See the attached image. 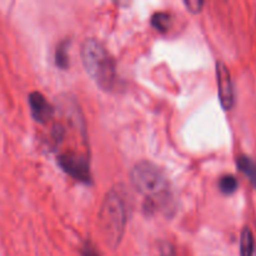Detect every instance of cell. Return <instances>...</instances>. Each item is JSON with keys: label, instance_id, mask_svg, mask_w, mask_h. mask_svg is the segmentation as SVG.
<instances>
[{"label": "cell", "instance_id": "obj_1", "mask_svg": "<svg viewBox=\"0 0 256 256\" xmlns=\"http://www.w3.org/2000/svg\"><path fill=\"white\" fill-rule=\"evenodd\" d=\"M82 58L88 74L105 92H112L118 85L116 64L106 48L95 39L85 40Z\"/></svg>", "mask_w": 256, "mask_h": 256}, {"label": "cell", "instance_id": "obj_2", "mask_svg": "<svg viewBox=\"0 0 256 256\" xmlns=\"http://www.w3.org/2000/svg\"><path fill=\"white\" fill-rule=\"evenodd\" d=\"M126 225V209L122 198L115 192L104 199L99 214V226L108 245L116 248Z\"/></svg>", "mask_w": 256, "mask_h": 256}, {"label": "cell", "instance_id": "obj_3", "mask_svg": "<svg viewBox=\"0 0 256 256\" xmlns=\"http://www.w3.org/2000/svg\"><path fill=\"white\" fill-rule=\"evenodd\" d=\"M130 179L135 189L149 200H164L169 195V180L154 162H138L132 168Z\"/></svg>", "mask_w": 256, "mask_h": 256}, {"label": "cell", "instance_id": "obj_4", "mask_svg": "<svg viewBox=\"0 0 256 256\" xmlns=\"http://www.w3.org/2000/svg\"><path fill=\"white\" fill-rule=\"evenodd\" d=\"M58 164L66 174H69L78 182L89 184L90 180H92L89 162L82 155L75 154V152H66V154H62L58 158Z\"/></svg>", "mask_w": 256, "mask_h": 256}, {"label": "cell", "instance_id": "obj_5", "mask_svg": "<svg viewBox=\"0 0 256 256\" xmlns=\"http://www.w3.org/2000/svg\"><path fill=\"white\" fill-rule=\"evenodd\" d=\"M216 79L222 106L225 110H230L234 105V86L229 69L222 62H216Z\"/></svg>", "mask_w": 256, "mask_h": 256}, {"label": "cell", "instance_id": "obj_6", "mask_svg": "<svg viewBox=\"0 0 256 256\" xmlns=\"http://www.w3.org/2000/svg\"><path fill=\"white\" fill-rule=\"evenodd\" d=\"M29 105L32 118L40 124H46L54 116V108L39 92H30Z\"/></svg>", "mask_w": 256, "mask_h": 256}, {"label": "cell", "instance_id": "obj_7", "mask_svg": "<svg viewBox=\"0 0 256 256\" xmlns=\"http://www.w3.org/2000/svg\"><path fill=\"white\" fill-rule=\"evenodd\" d=\"M236 165L240 172L246 175L248 179L256 188V162L254 160L246 155H240L236 160Z\"/></svg>", "mask_w": 256, "mask_h": 256}, {"label": "cell", "instance_id": "obj_8", "mask_svg": "<svg viewBox=\"0 0 256 256\" xmlns=\"http://www.w3.org/2000/svg\"><path fill=\"white\" fill-rule=\"evenodd\" d=\"M255 252V240L252 230L245 228L242 232L240 236V255L242 256H252Z\"/></svg>", "mask_w": 256, "mask_h": 256}, {"label": "cell", "instance_id": "obj_9", "mask_svg": "<svg viewBox=\"0 0 256 256\" xmlns=\"http://www.w3.org/2000/svg\"><path fill=\"white\" fill-rule=\"evenodd\" d=\"M238 186H239V184H238L236 178L232 176V175H225V176H222L219 182L220 192H224V194L226 195L232 194V192H236Z\"/></svg>", "mask_w": 256, "mask_h": 256}, {"label": "cell", "instance_id": "obj_10", "mask_svg": "<svg viewBox=\"0 0 256 256\" xmlns=\"http://www.w3.org/2000/svg\"><path fill=\"white\" fill-rule=\"evenodd\" d=\"M152 24L158 32H165L170 26V15L166 12H156L152 18Z\"/></svg>", "mask_w": 256, "mask_h": 256}, {"label": "cell", "instance_id": "obj_11", "mask_svg": "<svg viewBox=\"0 0 256 256\" xmlns=\"http://www.w3.org/2000/svg\"><path fill=\"white\" fill-rule=\"evenodd\" d=\"M55 60H56V65L62 69H66L69 65V56H68V44L66 42H62L58 46L56 54H55Z\"/></svg>", "mask_w": 256, "mask_h": 256}, {"label": "cell", "instance_id": "obj_12", "mask_svg": "<svg viewBox=\"0 0 256 256\" xmlns=\"http://www.w3.org/2000/svg\"><path fill=\"white\" fill-rule=\"evenodd\" d=\"M185 6L192 12H202V8L204 5V2L202 0H189V2H184Z\"/></svg>", "mask_w": 256, "mask_h": 256}, {"label": "cell", "instance_id": "obj_13", "mask_svg": "<svg viewBox=\"0 0 256 256\" xmlns=\"http://www.w3.org/2000/svg\"><path fill=\"white\" fill-rule=\"evenodd\" d=\"M82 256H100L99 252H96L94 246L92 244H86L82 249Z\"/></svg>", "mask_w": 256, "mask_h": 256}]
</instances>
